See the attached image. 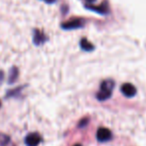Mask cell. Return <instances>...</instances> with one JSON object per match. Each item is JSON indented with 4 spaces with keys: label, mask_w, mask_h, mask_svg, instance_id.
Here are the masks:
<instances>
[{
    "label": "cell",
    "mask_w": 146,
    "mask_h": 146,
    "mask_svg": "<svg viewBox=\"0 0 146 146\" xmlns=\"http://www.w3.org/2000/svg\"><path fill=\"white\" fill-rule=\"evenodd\" d=\"M114 86H115V83L112 79H107L102 81L101 85H100V90L96 93V98L99 101H104V100L109 99L112 95Z\"/></svg>",
    "instance_id": "obj_1"
},
{
    "label": "cell",
    "mask_w": 146,
    "mask_h": 146,
    "mask_svg": "<svg viewBox=\"0 0 146 146\" xmlns=\"http://www.w3.org/2000/svg\"><path fill=\"white\" fill-rule=\"evenodd\" d=\"M84 21L82 18H72L67 22H63L61 24V28L64 30H73L83 27Z\"/></svg>",
    "instance_id": "obj_2"
},
{
    "label": "cell",
    "mask_w": 146,
    "mask_h": 146,
    "mask_svg": "<svg viewBox=\"0 0 146 146\" xmlns=\"http://www.w3.org/2000/svg\"><path fill=\"white\" fill-rule=\"evenodd\" d=\"M41 141H42V138H41L40 134L37 133V132L29 133L24 139L26 146H38Z\"/></svg>",
    "instance_id": "obj_3"
},
{
    "label": "cell",
    "mask_w": 146,
    "mask_h": 146,
    "mask_svg": "<svg viewBox=\"0 0 146 146\" xmlns=\"http://www.w3.org/2000/svg\"><path fill=\"white\" fill-rule=\"evenodd\" d=\"M96 137H97L98 141L107 142V141H109V140H111L112 132L110 131L108 128L100 127V128H98L97 132H96Z\"/></svg>",
    "instance_id": "obj_4"
},
{
    "label": "cell",
    "mask_w": 146,
    "mask_h": 146,
    "mask_svg": "<svg viewBox=\"0 0 146 146\" xmlns=\"http://www.w3.org/2000/svg\"><path fill=\"white\" fill-rule=\"evenodd\" d=\"M121 92L126 96V97H133L137 93L136 87L131 83H124L121 85Z\"/></svg>",
    "instance_id": "obj_5"
},
{
    "label": "cell",
    "mask_w": 146,
    "mask_h": 146,
    "mask_svg": "<svg viewBox=\"0 0 146 146\" xmlns=\"http://www.w3.org/2000/svg\"><path fill=\"white\" fill-rule=\"evenodd\" d=\"M32 39H33V43H34L35 45H37V46H39V45L45 43V41L47 40V37L45 36L44 33L39 30V29H34V30H33Z\"/></svg>",
    "instance_id": "obj_6"
},
{
    "label": "cell",
    "mask_w": 146,
    "mask_h": 146,
    "mask_svg": "<svg viewBox=\"0 0 146 146\" xmlns=\"http://www.w3.org/2000/svg\"><path fill=\"white\" fill-rule=\"evenodd\" d=\"M85 8L88 9V10L95 11V12L100 13V14H106V13L108 12V8H107V6H106V2H103L102 5H100V6H93V5L85 4Z\"/></svg>",
    "instance_id": "obj_7"
},
{
    "label": "cell",
    "mask_w": 146,
    "mask_h": 146,
    "mask_svg": "<svg viewBox=\"0 0 146 146\" xmlns=\"http://www.w3.org/2000/svg\"><path fill=\"white\" fill-rule=\"evenodd\" d=\"M18 76H19V70L17 67L13 66L10 68L8 73V83L9 84H13L17 79H18Z\"/></svg>",
    "instance_id": "obj_8"
},
{
    "label": "cell",
    "mask_w": 146,
    "mask_h": 146,
    "mask_svg": "<svg viewBox=\"0 0 146 146\" xmlns=\"http://www.w3.org/2000/svg\"><path fill=\"white\" fill-rule=\"evenodd\" d=\"M80 47L84 51H92L94 50V45L90 43L86 38H82L80 40Z\"/></svg>",
    "instance_id": "obj_9"
},
{
    "label": "cell",
    "mask_w": 146,
    "mask_h": 146,
    "mask_svg": "<svg viewBox=\"0 0 146 146\" xmlns=\"http://www.w3.org/2000/svg\"><path fill=\"white\" fill-rule=\"evenodd\" d=\"M23 86H20V87H17L13 90H10L6 93V98H11V97H18L19 94H20L21 90H22Z\"/></svg>",
    "instance_id": "obj_10"
},
{
    "label": "cell",
    "mask_w": 146,
    "mask_h": 146,
    "mask_svg": "<svg viewBox=\"0 0 146 146\" xmlns=\"http://www.w3.org/2000/svg\"><path fill=\"white\" fill-rule=\"evenodd\" d=\"M10 142V137L6 134L0 133V145L1 146H6L7 144Z\"/></svg>",
    "instance_id": "obj_11"
},
{
    "label": "cell",
    "mask_w": 146,
    "mask_h": 146,
    "mask_svg": "<svg viewBox=\"0 0 146 146\" xmlns=\"http://www.w3.org/2000/svg\"><path fill=\"white\" fill-rule=\"evenodd\" d=\"M88 123V118H85V119H82L81 120V122L79 123V127H82V126H84L85 124H87Z\"/></svg>",
    "instance_id": "obj_12"
},
{
    "label": "cell",
    "mask_w": 146,
    "mask_h": 146,
    "mask_svg": "<svg viewBox=\"0 0 146 146\" xmlns=\"http://www.w3.org/2000/svg\"><path fill=\"white\" fill-rule=\"evenodd\" d=\"M3 79H4V72L2 70H0V84L2 83Z\"/></svg>",
    "instance_id": "obj_13"
},
{
    "label": "cell",
    "mask_w": 146,
    "mask_h": 146,
    "mask_svg": "<svg viewBox=\"0 0 146 146\" xmlns=\"http://www.w3.org/2000/svg\"><path fill=\"white\" fill-rule=\"evenodd\" d=\"M42 1L48 3V4H51V3H55V2H56V0H42Z\"/></svg>",
    "instance_id": "obj_14"
},
{
    "label": "cell",
    "mask_w": 146,
    "mask_h": 146,
    "mask_svg": "<svg viewBox=\"0 0 146 146\" xmlns=\"http://www.w3.org/2000/svg\"><path fill=\"white\" fill-rule=\"evenodd\" d=\"M86 1H87V2H94V1H96V0H86Z\"/></svg>",
    "instance_id": "obj_15"
},
{
    "label": "cell",
    "mask_w": 146,
    "mask_h": 146,
    "mask_svg": "<svg viewBox=\"0 0 146 146\" xmlns=\"http://www.w3.org/2000/svg\"><path fill=\"white\" fill-rule=\"evenodd\" d=\"M73 146H82V145H81V144L78 143V144H75V145H73Z\"/></svg>",
    "instance_id": "obj_16"
},
{
    "label": "cell",
    "mask_w": 146,
    "mask_h": 146,
    "mask_svg": "<svg viewBox=\"0 0 146 146\" xmlns=\"http://www.w3.org/2000/svg\"><path fill=\"white\" fill-rule=\"evenodd\" d=\"M0 108H1V100H0Z\"/></svg>",
    "instance_id": "obj_17"
}]
</instances>
